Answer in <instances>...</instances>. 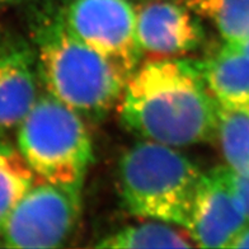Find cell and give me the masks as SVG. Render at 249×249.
<instances>
[{"mask_svg":"<svg viewBox=\"0 0 249 249\" xmlns=\"http://www.w3.org/2000/svg\"><path fill=\"white\" fill-rule=\"evenodd\" d=\"M0 5H1V4H0Z\"/></svg>","mask_w":249,"mask_h":249,"instance_id":"obj_21","label":"cell"},{"mask_svg":"<svg viewBox=\"0 0 249 249\" xmlns=\"http://www.w3.org/2000/svg\"><path fill=\"white\" fill-rule=\"evenodd\" d=\"M197 65L219 105L249 108V53L224 43Z\"/></svg>","mask_w":249,"mask_h":249,"instance_id":"obj_10","label":"cell"},{"mask_svg":"<svg viewBox=\"0 0 249 249\" xmlns=\"http://www.w3.org/2000/svg\"><path fill=\"white\" fill-rule=\"evenodd\" d=\"M230 179L249 221V174H238L230 169Z\"/></svg>","mask_w":249,"mask_h":249,"instance_id":"obj_15","label":"cell"},{"mask_svg":"<svg viewBox=\"0 0 249 249\" xmlns=\"http://www.w3.org/2000/svg\"><path fill=\"white\" fill-rule=\"evenodd\" d=\"M82 217V187L41 182L17 205L0 238L8 248H60Z\"/></svg>","mask_w":249,"mask_h":249,"instance_id":"obj_5","label":"cell"},{"mask_svg":"<svg viewBox=\"0 0 249 249\" xmlns=\"http://www.w3.org/2000/svg\"><path fill=\"white\" fill-rule=\"evenodd\" d=\"M66 24L83 42L130 76L142 62L136 12L130 0H66Z\"/></svg>","mask_w":249,"mask_h":249,"instance_id":"obj_6","label":"cell"},{"mask_svg":"<svg viewBox=\"0 0 249 249\" xmlns=\"http://www.w3.org/2000/svg\"><path fill=\"white\" fill-rule=\"evenodd\" d=\"M228 45V43H226ZM231 46V45H230ZM233 47H236V49L239 50H243V51H246V53H249V39L248 41H246L244 43H242V45H239V46H233Z\"/></svg>","mask_w":249,"mask_h":249,"instance_id":"obj_18","label":"cell"},{"mask_svg":"<svg viewBox=\"0 0 249 249\" xmlns=\"http://www.w3.org/2000/svg\"><path fill=\"white\" fill-rule=\"evenodd\" d=\"M35 47L8 38L0 49V134L19 127L38 99Z\"/></svg>","mask_w":249,"mask_h":249,"instance_id":"obj_9","label":"cell"},{"mask_svg":"<svg viewBox=\"0 0 249 249\" xmlns=\"http://www.w3.org/2000/svg\"><path fill=\"white\" fill-rule=\"evenodd\" d=\"M229 248H249V225L244 226V229L234 238Z\"/></svg>","mask_w":249,"mask_h":249,"instance_id":"obj_16","label":"cell"},{"mask_svg":"<svg viewBox=\"0 0 249 249\" xmlns=\"http://www.w3.org/2000/svg\"><path fill=\"white\" fill-rule=\"evenodd\" d=\"M213 24L224 43L239 46L249 39V0H180Z\"/></svg>","mask_w":249,"mask_h":249,"instance_id":"obj_13","label":"cell"},{"mask_svg":"<svg viewBox=\"0 0 249 249\" xmlns=\"http://www.w3.org/2000/svg\"><path fill=\"white\" fill-rule=\"evenodd\" d=\"M7 41H8V37H5L4 35H1V33H0V49H1V47L5 45V42H7Z\"/></svg>","mask_w":249,"mask_h":249,"instance_id":"obj_19","label":"cell"},{"mask_svg":"<svg viewBox=\"0 0 249 249\" xmlns=\"http://www.w3.org/2000/svg\"><path fill=\"white\" fill-rule=\"evenodd\" d=\"M0 136H1V134H0Z\"/></svg>","mask_w":249,"mask_h":249,"instance_id":"obj_20","label":"cell"},{"mask_svg":"<svg viewBox=\"0 0 249 249\" xmlns=\"http://www.w3.org/2000/svg\"><path fill=\"white\" fill-rule=\"evenodd\" d=\"M135 12L142 61L180 59L206 42L201 17L180 0H142Z\"/></svg>","mask_w":249,"mask_h":249,"instance_id":"obj_7","label":"cell"},{"mask_svg":"<svg viewBox=\"0 0 249 249\" xmlns=\"http://www.w3.org/2000/svg\"><path fill=\"white\" fill-rule=\"evenodd\" d=\"M203 172L169 145L140 140L118 161L124 206L135 216L188 228Z\"/></svg>","mask_w":249,"mask_h":249,"instance_id":"obj_3","label":"cell"},{"mask_svg":"<svg viewBox=\"0 0 249 249\" xmlns=\"http://www.w3.org/2000/svg\"><path fill=\"white\" fill-rule=\"evenodd\" d=\"M216 140L226 167L249 174V108L219 105Z\"/></svg>","mask_w":249,"mask_h":249,"instance_id":"obj_14","label":"cell"},{"mask_svg":"<svg viewBox=\"0 0 249 249\" xmlns=\"http://www.w3.org/2000/svg\"><path fill=\"white\" fill-rule=\"evenodd\" d=\"M37 180L19 149L0 139V234L17 205Z\"/></svg>","mask_w":249,"mask_h":249,"instance_id":"obj_12","label":"cell"},{"mask_svg":"<svg viewBox=\"0 0 249 249\" xmlns=\"http://www.w3.org/2000/svg\"><path fill=\"white\" fill-rule=\"evenodd\" d=\"M45 1H50V0H0V4H27V3H45Z\"/></svg>","mask_w":249,"mask_h":249,"instance_id":"obj_17","label":"cell"},{"mask_svg":"<svg viewBox=\"0 0 249 249\" xmlns=\"http://www.w3.org/2000/svg\"><path fill=\"white\" fill-rule=\"evenodd\" d=\"M249 224L230 179L229 167L203 173L188 224L196 247L229 248Z\"/></svg>","mask_w":249,"mask_h":249,"instance_id":"obj_8","label":"cell"},{"mask_svg":"<svg viewBox=\"0 0 249 249\" xmlns=\"http://www.w3.org/2000/svg\"><path fill=\"white\" fill-rule=\"evenodd\" d=\"M39 4L31 27L41 86L86 121H103L128 78L70 30L55 0Z\"/></svg>","mask_w":249,"mask_h":249,"instance_id":"obj_2","label":"cell"},{"mask_svg":"<svg viewBox=\"0 0 249 249\" xmlns=\"http://www.w3.org/2000/svg\"><path fill=\"white\" fill-rule=\"evenodd\" d=\"M18 149L41 182L83 187L93 163L84 118L45 90L18 127Z\"/></svg>","mask_w":249,"mask_h":249,"instance_id":"obj_4","label":"cell"},{"mask_svg":"<svg viewBox=\"0 0 249 249\" xmlns=\"http://www.w3.org/2000/svg\"><path fill=\"white\" fill-rule=\"evenodd\" d=\"M217 111L197 60L187 59L142 61L118 103L127 131L173 148L216 140Z\"/></svg>","mask_w":249,"mask_h":249,"instance_id":"obj_1","label":"cell"},{"mask_svg":"<svg viewBox=\"0 0 249 249\" xmlns=\"http://www.w3.org/2000/svg\"><path fill=\"white\" fill-rule=\"evenodd\" d=\"M97 248L150 249L192 248L196 247L188 230L160 220L128 225L102 238Z\"/></svg>","mask_w":249,"mask_h":249,"instance_id":"obj_11","label":"cell"}]
</instances>
